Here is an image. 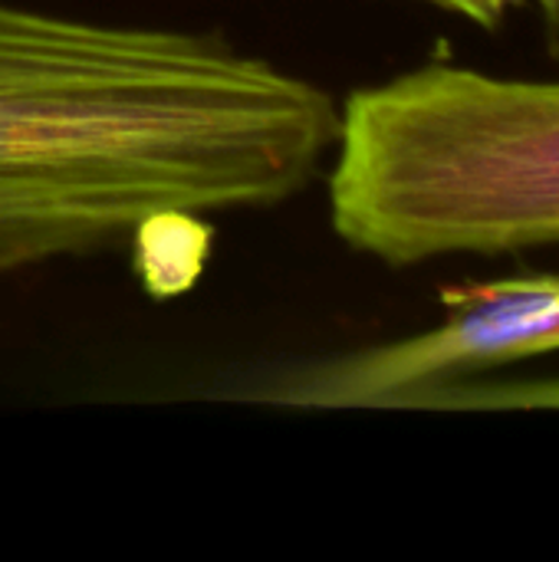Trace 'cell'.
<instances>
[{
  "instance_id": "6da1fadb",
  "label": "cell",
  "mask_w": 559,
  "mask_h": 562,
  "mask_svg": "<svg viewBox=\"0 0 559 562\" xmlns=\"http://www.w3.org/2000/svg\"><path fill=\"white\" fill-rule=\"evenodd\" d=\"M339 105L214 30L0 0V280L135 244L165 214L300 198Z\"/></svg>"
},
{
  "instance_id": "277c9868",
  "label": "cell",
  "mask_w": 559,
  "mask_h": 562,
  "mask_svg": "<svg viewBox=\"0 0 559 562\" xmlns=\"http://www.w3.org/2000/svg\"><path fill=\"white\" fill-rule=\"evenodd\" d=\"M418 3H428V7H438L445 13H455L461 20H471L481 30H497L527 0H418Z\"/></svg>"
},
{
  "instance_id": "7a4b0ae2",
  "label": "cell",
  "mask_w": 559,
  "mask_h": 562,
  "mask_svg": "<svg viewBox=\"0 0 559 562\" xmlns=\"http://www.w3.org/2000/svg\"><path fill=\"white\" fill-rule=\"evenodd\" d=\"M326 168L333 231L385 267L559 247V79L432 59L353 89Z\"/></svg>"
},
{
  "instance_id": "3957f363",
  "label": "cell",
  "mask_w": 559,
  "mask_h": 562,
  "mask_svg": "<svg viewBox=\"0 0 559 562\" xmlns=\"http://www.w3.org/2000/svg\"><path fill=\"white\" fill-rule=\"evenodd\" d=\"M441 323L425 333L306 362L247 392L293 408H415L438 389L559 352V273L445 286Z\"/></svg>"
},
{
  "instance_id": "5b68a950",
  "label": "cell",
  "mask_w": 559,
  "mask_h": 562,
  "mask_svg": "<svg viewBox=\"0 0 559 562\" xmlns=\"http://www.w3.org/2000/svg\"><path fill=\"white\" fill-rule=\"evenodd\" d=\"M540 13V30H544V46L547 53L559 59V0H527Z\"/></svg>"
}]
</instances>
